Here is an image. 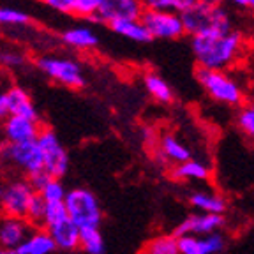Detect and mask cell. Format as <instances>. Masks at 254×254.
I'll use <instances>...</instances> for the list:
<instances>
[{"mask_svg":"<svg viewBox=\"0 0 254 254\" xmlns=\"http://www.w3.org/2000/svg\"><path fill=\"white\" fill-rule=\"evenodd\" d=\"M79 230L81 228H78L71 219H67V221L60 222V224L48 228L46 231L55 240L57 249L69 251L71 253V251L79 249Z\"/></svg>","mask_w":254,"mask_h":254,"instance_id":"20","label":"cell"},{"mask_svg":"<svg viewBox=\"0 0 254 254\" xmlns=\"http://www.w3.org/2000/svg\"><path fill=\"white\" fill-rule=\"evenodd\" d=\"M237 127L247 139L254 143V99L247 101L237 115Z\"/></svg>","mask_w":254,"mask_h":254,"instance_id":"27","label":"cell"},{"mask_svg":"<svg viewBox=\"0 0 254 254\" xmlns=\"http://www.w3.org/2000/svg\"><path fill=\"white\" fill-rule=\"evenodd\" d=\"M2 164H4V161H2V157H0V171H2Z\"/></svg>","mask_w":254,"mask_h":254,"instance_id":"43","label":"cell"},{"mask_svg":"<svg viewBox=\"0 0 254 254\" xmlns=\"http://www.w3.org/2000/svg\"><path fill=\"white\" fill-rule=\"evenodd\" d=\"M30 21V16L27 12L20 11V9H12V7H0V27L2 25H14V27H21V25H27Z\"/></svg>","mask_w":254,"mask_h":254,"instance_id":"30","label":"cell"},{"mask_svg":"<svg viewBox=\"0 0 254 254\" xmlns=\"http://www.w3.org/2000/svg\"><path fill=\"white\" fill-rule=\"evenodd\" d=\"M36 189L27 179H12L0 182V208L5 217L27 219Z\"/></svg>","mask_w":254,"mask_h":254,"instance_id":"4","label":"cell"},{"mask_svg":"<svg viewBox=\"0 0 254 254\" xmlns=\"http://www.w3.org/2000/svg\"><path fill=\"white\" fill-rule=\"evenodd\" d=\"M9 117V110H7V101H5V90L0 88V124L4 122Z\"/></svg>","mask_w":254,"mask_h":254,"instance_id":"36","label":"cell"},{"mask_svg":"<svg viewBox=\"0 0 254 254\" xmlns=\"http://www.w3.org/2000/svg\"><path fill=\"white\" fill-rule=\"evenodd\" d=\"M0 157L9 166L21 171L25 177L36 173V171L44 170L43 152H41L37 139L27 143H5Z\"/></svg>","mask_w":254,"mask_h":254,"instance_id":"7","label":"cell"},{"mask_svg":"<svg viewBox=\"0 0 254 254\" xmlns=\"http://www.w3.org/2000/svg\"><path fill=\"white\" fill-rule=\"evenodd\" d=\"M44 198L46 203H62L65 201V196H67V190L64 187V184L57 179H52L50 182L44 186V189L39 192Z\"/></svg>","mask_w":254,"mask_h":254,"instance_id":"29","label":"cell"},{"mask_svg":"<svg viewBox=\"0 0 254 254\" xmlns=\"http://www.w3.org/2000/svg\"><path fill=\"white\" fill-rule=\"evenodd\" d=\"M222 2H230L237 7H246V0H222Z\"/></svg>","mask_w":254,"mask_h":254,"instance_id":"39","label":"cell"},{"mask_svg":"<svg viewBox=\"0 0 254 254\" xmlns=\"http://www.w3.org/2000/svg\"><path fill=\"white\" fill-rule=\"evenodd\" d=\"M5 101H7L9 115L25 117V119H30V120H39V113H37L36 104H34L30 94L25 88L18 87V85H9L5 88Z\"/></svg>","mask_w":254,"mask_h":254,"instance_id":"14","label":"cell"},{"mask_svg":"<svg viewBox=\"0 0 254 254\" xmlns=\"http://www.w3.org/2000/svg\"><path fill=\"white\" fill-rule=\"evenodd\" d=\"M39 120H30L25 117L9 115L0 124V132L5 143H27L36 141L41 134Z\"/></svg>","mask_w":254,"mask_h":254,"instance_id":"12","label":"cell"},{"mask_svg":"<svg viewBox=\"0 0 254 254\" xmlns=\"http://www.w3.org/2000/svg\"><path fill=\"white\" fill-rule=\"evenodd\" d=\"M0 71H2V69H0Z\"/></svg>","mask_w":254,"mask_h":254,"instance_id":"44","label":"cell"},{"mask_svg":"<svg viewBox=\"0 0 254 254\" xmlns=\"http://www.w3.org/2000/svg\"><path fill=\"white\" fill-rule=\"evenodd\" d=\"M36 65L41 72L50 79L69 88H83L87 85V78L83 74V67L74 59L57 55H43L36 60Z\"/></svg>","mask_w":254,"mask_h":254,"instance_id":"5","label":"cell"},{"mask_svg":"<svg viewBox=\"0 0 254 254\" xmlns=\"http://www.w3.org/2000/svg\"><path fill=\"white\" fill-rule=\"evenodd\" d=\"M189 205L194 208L196 212H203V214H215V215H224L228 208L226 199L221 194L214 192L208 189H196L190 190L187 196Z\"/></svg>","mask_w":254,"mask_h":254,"instance_id":"16","label":"cell"},{"mask_svg":"<svg viewBox=\"0 0 254 254\" xmlns=\"http://www.w3.org/2000/svg\"><path fill=\"white\" fill-rule=\"evenodd\" d=\"M30 235V226L27 219L5 217L0 221V247L18 249Z\"/></svg>","mask_w":254,"mask_h":254,"instance_id":"15","label":"cell"},{"mask_svg":"<svg viewBox=\"0 0 254 254\" xmlns=\"http://www.w3.org/2000/svg\"><path fill=\"white\" fill-rule=\"evenodd\" d=\"M143 87L152 99L161 104H171L175 101V92L171 85L155 71H147L143 74Z\"/></svg>","mask_w":254,"mask_h":254,"instance_id":"21","label":"cell"},{"mask_svg":"<svg viewBox=\"0 0 254 254\" xmlns=\"http://www.w3.org/2000/svg\"><path fill=\"white\" fill-rule=\"evenodd\" d=\"M224 224H226L224 215L194 212L182 219L173 233L177 237H206V235L219 233V230L224 228Z\"/></svg>","mask_w":254,"mask_h":254,"instance_id":"11","label":"cell"},{"mask_svg":"<svg viewBox=\"0 0 254 254\" xmlns=\"http://www.w3.org/2000/svg\"><path fill=\"white\" fill-rule=\"evenodd\" d=\"M41 4L62 14H72V0H39Z\"/></svg>","mask_w":254,"mask_h":254,"instance_id":"35","label":"cell"},{"mask_svg":"<svg viewBox=\"0 0 254 254\" xmlns=\"http://www.w3.org/2000/svg\"><path fill=\"white\" fill-rule=\"evenodd\" d=\"M62 43L78 52H88L99 46V37L90 27L79 25V27H71L62 32Z\"/></svg>","mask_w":254,"mask_h":254,"instance_id":"19","label":"cell"},{"mask_svg":"<svg viewBox=\"0 0 254 254\" xmlns=\"http://www.w3.org/2000/svg\"><path fill=\"white\" fill-rule=\"evenodd\" d=\"M101 5V0H72V14L92 20Z\"/></svg>","mask_w":254,"mask_h":254,"instance_id":"33","label":"cell"},{"mask_svg":"<svg viewBox=\"0 0 254 254\" xmlns=\"http://www.w3.org/2000/svg\"><path fill=\"white\" fill-rule=\"evenodd\" d=\"M27 59L21 52L16 50H0V69H20L25 65Z\"/></svg>","mask_w":254,"mask_h":254,"instance_id":"32","label":"cell"},{"mask_svg":"<svg viewBox=\"0 0 254 254\" xmlns=\"http://www.w3.org/2000/svg\"><path fill=\"white\" fill-rule=\"evenodd\" d=\"M210 173V166L199 159H190L171 168V179L177 182H206Z\"/></svg>","mask_w":254,"mask_h":254,"instance_id":"18","label":"cell"},{"mask_svg":"<svg viewBox=\"0 0 254 254\" xmlns=\"http://www.w3.org/2000/svg\"><path fill=\"white\" fill-rule=\"evenodd\" d=\"M190 52L198 69L231 71L246 59V37L242 32H214L190 37Z\"/></svg>","mask_w":254,"mask_h":254,"instance_id":"1","label":"cell"},{"mask_svg":"<svg viewBox=\"0 0 254 254\" xmlns=\"http://www.w3.org/2000/svg\"><path fill=\"white\" fill-rule=\"evenodd\" d=\"M108 27L111 28V32H115L117 36L126 37V39L132 41V43L147 44L150 41H154L150 36V32L147 30V27L143 25L141 20H120V21H113Z\"/></svg>","mask_w":254,"mask_h":254,"instance_id":"22","label":"cell"},{"mask_svg":"<svg viewBox=\"0 0 254 254\" xmlns=\"http://www.w3.org/2000/svg\"><path fill=\"white\" fill-rule=\"evenodd\" d=\"M37 143H39L41 152H43L44 170L50 173V177L57 180L65 177L69 168V155L64 145L60 143L59 136L55 134V131L43 129L39 138H37Z\"/></svg>","mask_w":254,"mask_h":254,"instance_id":"8","label":"cell"},{"mask_svg":"<svg viewBox=\"0 0 254 254\" xmlns=\"http://www.w3.org/2000/svg\"><path fill=\"white\" fill-rule=\"evenodd\" d=\"M0 254H18L14 249H5V247H0Z\"/></svg>","mask_w":254,"mask_h":254,"instance_id":"41","label":"cell"},{"mask_svg":"<svg viewBox=\"0 0 254 254\" xmlns=\"http://www.w3.org/2000/svg\"><path fill=\"white\" fill-rule=\"evenodd\" d=\"M46 206L48 203L44 201L43 196L37 192L34 196L30 203V208H28V217L27 221L32 222V224H36V226H44V215H46Z\"/></svg>","mask_w":254,"mask_h":254,"instance_id":"31","label":"cell"},{"mask_svg":"<svg viewBox=\"0 0 254 254\" xmlns=\"http://www.w3.org/2000/svg\"><path fill=\"white\" fill-rule=\"evenodd\" d=\"M4 145H5V141H4V138H2V132H0V154H2V148H4Z\"/></svg>","mask_w":254,"mask_h":254,"instance_id":"42","label":"cell"},{"mask_svg":"<svg viewBox=\"0 0 254 254\" xmlns=\"http://www.w3.org/2000/svg\"><path fill=\"white\" fill-rule=\"evenodd\" d=\"M57 249L55 240L48 231H34L28 235V238L21 244L16 253L18 254H52Z\"/></svg>","mask_w":254,"mask_h":254,"instance_id":"23","label":"cell"},{"mask_svg":"<svg viewBox=\"0 0 254 254\" xmlns=\"http://www.w3.org/2000/svg\"><path fill=\"white\" fill-rule=\"evenodd\" d=\"M180 16H182L184 27H186V36L189 37L203 36V34H214V32L235 30L231 14L222 4H196Z\"/></svg>","mask_w":254,"mask_h":254,"instance_id":"3","label":"cell"},{"mask_svg":"<svg viewBox=\"0 0 254 254\" xmlns=\"http://www.w3.org/2000/svg\"><path fill=\"white\" fill-rule=\"evenodd\" d=\"M79 249L87 254H104L106 244L99 226H88L79 230Z\"/></svg>","mask_w":254,"mask_h":254,"instance_id":"25","label":"cell"},{"mask_svg":"<svg viewBox=\"0 0 254 254\" xmlns=\"http://www.w3.org/2000/svg\"><path fill=\"white\" fill-rule=\"evenodd\" d=\"M198 4H205V5H221L222 0H198Z\"/></svg>","mask_w":254,"mask_h":254,"instance_id":"38","label":"cell"},{"mask_svg":"<svg viewBox=\"0 0 254 254\" xmlns=\"http://www.w3.org/2000/svg\"><path fill=\"white\" fill-rule=\"evenodd\" d=\"M143 25L150 32L152 39L161 41H177L186 36L182 16L175 12L161 11H145L141 16Z\"/></svg>","mask_w":254,"mask_h":254,"instance_id":"9","label":"cell"},{"mask_svg":"<svg viewBox=\"0 0 254 254\" xmlns=\"http://www.w3.org/2000/svg\"><path fill=\"white\" fill-rule=\"evenodd\" d=\"M64 203L67 206L69 219L78 228L99 226L101 224L103 212H101L99 199L95 198L94 192H90L88 189H83V187L71 189Z\"/></svg>","mask_w":254,"mask_h":254,"instance_id":"6","label":"cell"},{"mask_svg":"<svg viewBox=\"0 0 254 254\" xmlns=\"http://www.w3.org/2000/svg\"><path fill=\"white\" fill-rule=\"evenodd\" d=\"M139 254H180L179 237L175 233H164L150 238Z\"/></svg>","mask_w":254,"mask_h":254,"instance_id":"24","label":"cell"},{"mask_svg":"<svg viewBox=\"0 0 254 254\" xmlns=\"http://www.w3.org/2000/svg\"><path fill=\"white\" fill-rule=\"evenodd\" d=\"M196 4L198 0H143L145 11L175 12V14H184Z\"/></svg>","mask_w":254,"mask_h":254,"instance_id":"26","label":"cell"},{"mask_svg":"<svg viewBox=\"0 0 254 254\" xmlns=\"http://www.w3.org/2000/svg\"><path fill=\"white\" fill-rule=\"evenodd\" d=\"M159 154L163 163H173L175 166L192 159V150L175 134H163L159 141Z\"/></svg>","mask_w":254,"mask_h":254,"instance_id":"17","label":"cell"},{"mask_svg":"<svg viewBox=\"0 0 254 254\" xmlns=\"http://www.w3.org/2000/svg\"><path fill=\"white\" fill-rule=\"evenodd\" d=\"M247 92H249V95L254 99V72L247 79Z\"/></svg>","mask_w":254,"mask_h":254,"instance_id":"37","label":"cell"},{"mask_svg":"<svg viewBox=\"0 0 254 254\" xmlns=\"http://www.w3.org/2000/svg\"><path fill=\"white\" fill-rule=\"evenodd\" d=\"M143 12V0H101L99 9L90 21L110 25L120 20H141Z\"/></svg>","mask_w":254,"mask_h":254,"instance_id":"10","label":"cell"},{"mask_svg":"<svg viewBox=\"0 0 254 254\" xmlns=\"http://www.w3.org/2000/svg\"><path fill=\"white\" fill-rule=\"evenodd\" d=\"M69 214H67V206L65 203H48L46 206V215H44V228H52L55 224L67 221Z\"/></svg>","mask_w":254,"mask_h":254,"instance_id":"28","label":"cell"},{"mask_svg":"<svg viewBox=\"0 0 254 254\" xmlns=\"http://www.w3.org/2000/svg\"><path fill=\"white\" fill-rule=\"evenodd\" d=\"M196 79L199 87L214 103L228 108H240L247 103V83L235 76L231 71H214V69H198Z\"/></svg>","mask_w":254,"mask_h":254,"instance_id":"2","label":"cell"},{"mask_svg":"<svg viewBox=\"0 0 254 254\" xmlns=\"http://www.w3.org/2000/svg\"><path fill=\"white\" fill-rule=\"evenodd\" d=\"M246 9H249L254 14V0H246Z\"/></svg>","mask_w":254,"mask_h":254,"instance_id":"40","label":"cell"},{"mask_svg":"<svg viewBox=\"0 0 254 254\" xmlns=\"http://www.w3.org/2000/svg\"><path fill=\"white\" fill-rule=\"evenodd\" d=\"M180 254H221L226 247V238L221 233L206 237H179Z\"/></svg>","mask_w":254,"mask_h":254,"instance_id":"13","label":"cell"},{"mask_svg":"<svg viewBox=\"0 0 254 254\" xmlns=\"http://www.w3.org/2000/svg\"><path fill=\"white\" fill-rule=\"evenodd\" d=\"M25 179H27L28 182H30V186L36 189V192H41V190L44 189V186L52 180V177H50V173H48L46 170H41V171H36V173L28 175Z\"/></svg>","mask_w":254,"mask_h":254,"instance_id":"34","label":"cell"}]
</instances>
